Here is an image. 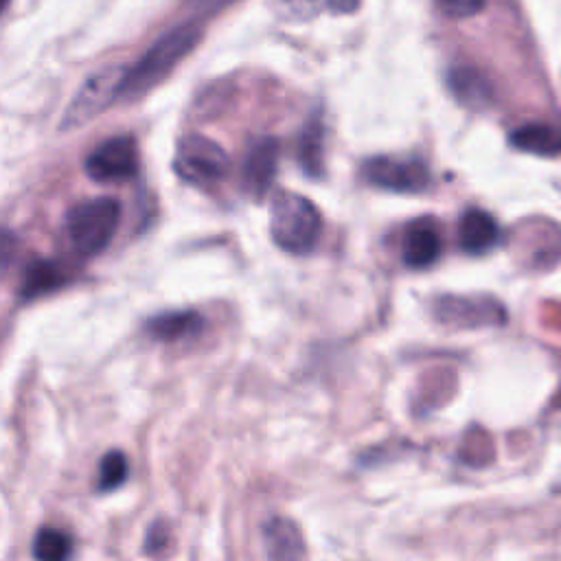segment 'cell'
Returning a JSON list of instances; mask_svg holds the SVG:
<instances>
[{
    "instance_id": "1",
    "label": "cell",
    "mask_w": 561,
    "mask_h": 561,
    "mask_svg": "<svg viewBox=\"0 0 561 561\" xmlns=\"http://www.w3.org/2000/svg\"><path fill=\"white\" fill-rule=\"evenodd\" d=\"M197 24L186 22L162 35L131 68L125 70L121 96H138L160 83L199 42Z\"/></svg>"
},
{
    "instance_id": "2",
    "label": "cell",
    "mask_w": 561,
    "mask_h": 561,
    "mask_svg": "<svg viewBox=\"0 0 561 561\" xmlns=\"http://www.w3.org/2000/svg\"><path fill=\"white\" fill-rule=\"evenodd\" d=\"M322 232L318 208L302 195L283 191L270 204L272 241L289 254H307L316 248Z\"/></svg>"
},
{
    "instance_id": "3",
    "label": "cell",
    "mask_w": 561,
    "mask_h": 561,
    "mask_svg": "<svg viewBox=\"0 0 561 561\" xmlns=\"http://www.w3.org/2000/svg\"><path fill=\"white\" fill-rule=\"evenodd\" d=\"M121 204L114 197H94L75 204L66 215V234L72 250L94 256L105 250L118 228Z\"/></svg>"
},
{
    "instance_id": "4",
    "label": "cell",
    "mask_w": 561,
    "mask_h": 561,
    "mask_svg": "<svg viewBox=\"0 0 561 561\" xmlns=\"http://www.w3.org/2000/svg\"><path fill=\"white\" fill-rule=\"evenodd\" d=\"M228 167L230 160L224 147L202 134L184 136L175 149L173 169L188 184L213 186L226 178Z\"/></svg>"
},
{
    "instance_id": "5",
    "label": "cell",
    "mask_w": 561,
    "mask_h": 561,
    "mask_svg": "<svg viewBox=\"0 0 561 561\" xmlns=\"http://www.w3.org/2000/svg\"><path fill=\"white\" fill-rule=\"evenodd\" d=\"M125 77V68H105L94 72L83 81L75 99L70 101L61 129H75L99 116L116 96H121V83Z\"/></svg>"
},
{
    "instance_id": "6",
    "label": "cell",
    "mask_w": 561,
    "mask_h": 561,
    "mask_svg": "<svg viewBox=\"0 0 561 561\" xmlns=\"http://www.w3.org/2000/svg\"><path fill=\"white\" fill-rule=\"evenodd\" d=\"M138 171V149L131 136H114L96 145L85 158V173L94 182H123Z\"/></svg>"
},
{
    "instance_id": "7",
    "label": "cell",
    "mask_w": 561,
    "mask_h": 561,
    "mask_svg": "<svg viewBox=\"0 0 561 561\" xmlns=\"http://www.w3.org/2000/svg\"><path fill=\"white\" fill-rule=\"evenodd\" d=\"M364 175L373 186L397 193H419L430 184V173L416 158H373L366 162Z\"/></svg>"
},
{
    "instance_id": "8",
    "label": "cell",
    "mask_w": 561,
    "mask_h": 561,
    "mask_svg": "<svg viewBox=\"0 0 561 561\" xmlns=\"http://www.w3.org/2000/svg\"><path fill=\"white\" fill-rule=\"evenodd\" d=\"M440 248H443L440 232L432 219L421 217L405 226L403 241H401V256L408 267L412 270L430 267L440 256Z\"/></svg>"
},
{
    "instance_id": "9",
    "label": "cell",
    "mask_w": 561,
    "mask_h": 561,
    "mask_svg": "<svg viewBox=\"0 0 561 561\" xmlns=\"http://www.w3.org/2000/svg\"><path fill=\"white\" fill-rule=\"evenodd\" d=\"M278 164V142L274 138H259L243 160V188L252 197H263L274 182Z\"/></svg>"
},
{
    "instance_id": "10",
    "label": "cell",
    "mask_w": 561,
    "mask_h": 561,
    "mask_svg": "<svg viewBox=\"0 0 561 561\" xmlns=\"http://www.w3.org/2000/svg\"><path fill=\"white\" fill-rule=\"evenodd\" d=\"M500 241L497 221L480 208H469L458 221V243L467 254H484Z\"/></svg>"
},
{
    "instance_id": "11",
    "label": "cell",
    "mask_w": 561,
    "mask_h": 561,
    "mask_svg": "<svg viewBox=\"0 0 561 561\" xmlns=\"http://www.w3.org/2000/svg\"><path fill=\"white\" fill-rule=\"evenodd\" d=\"M263 541L270 561H300L305 552L302 535L291 519L272 517L263 526Z\"/></svg>"
},
{
    "instance_id": "12",
    "label": "cell",
    "mask_w": 561,
    "mask_h": 561,
    "mask_svg": "<svg viewBox=\"0 0 561 561\" xmlns=\"http://www.w3.org/2000/svg\"><path fill=\"white\" fill-rule=\"evenodd\" d=\"M511 145L519 151L554 158L561 153V129L548 123H526L511 134Z\"/></svg>"
},
{
    "instance_id": "13",
    "label": "cell",
    "mask_w": 561,
    "mask_h": 561,
    "mask_svg": "<svg viewBox=\"0 0 561 561\" xmlns=\"http://www.w3.org/2000/svg\"><path fill=\"white\" fill-rule=\"evenodd\" d=\"M64 280H66V274L57 263L46 259H35L24 267L20 291L24 298H37L39 294L57 289L59 285H64Z\"/></svg>"
},
{
    "instance_id": "14",
    "label": "cell",
    "mask_w": 561,
    "mask_h": 561,
    "mask_svg": "<svg viewBox=\"0 0 561 561\" xmlns=\"http://www.w3.org/2000/svg\"><path fill=\"white\" fill-rule=\"evenodd\" d=\"M300 164L311 178H320L324 171V125L313 114L300 134Z\"/></svg>"
},
{
    "instance_id": "15",
    "label": "cell",
    "mask_w": 561,
    "mask_h": 561,
    "mask_svg": "<svg viewBox=\"0 0 561 561\" xmlns=\"http://www.w3.org/2000/svg\"><path fill=\"white\" fill-rule=\"evenodd\" d=\"M202 329V318L195 311H169L147 322V331L156 340H180Z\"/></svg>"
},
{
    "instance_id": "16",
    "label": "cell",
    "mask_w": 561,
    "mask_h": 561,
    "mask_svg": "<svg viewBox=\"0 0 561 561\" xmlns=\"http://www.w3.org/2000/svg\"><path fill=\"white\" fill-rule=\"evenodd\" d=\"M449 85L467 105H484L491 96L489 81L476 68H454L449 75Z\"/></svg>"
},
{
    "instance_id": "17",
    "label": "cell",
    "mask_w": 561,
    "mask_h": 561,
    "mask_svg": "<svg viewBox=\"0 0 561 561\" xmlns=\"http://www.w3.org/2000/svg\"><path fill=\"white\" fill-rule=\"evenodd\" d=\"M357 2L359 0H278V11L287 20H311L322 11H353Z\"/></svg>"
},
{
    "instance_id": "18",
    "label": "cell",
    "mask_w": 561,
    "mask_h": 561,
    "mask_svg": "<svg viewBox=\"0 0 561 561\" xmlns=\"http://www.w3.org/2000/svg\"><path fill=\"white\" fill-rule=\"evenodd\" d=\"M70 537L53 526H42L33 539L35 561H68L70 559Z\"/></svg>"
},
{
    "instance_id": "19",
    "label": "cell",
    "mask_w": 561,
    "mask_h": 561,
    "mask_svg": "<svg viewBox=\"0 0 561 561\" xmlns=\"http://www.w3.org/2000/svg\"><path fill=\"white\" fill-rule=\"evenodd\" d=\"M129 473V465L125 454L121 451H107L101 462H99V473H96V486L99 491H112L116 486H121L127 480Z\"/></svg>"
},
{
    "instance_id": "20",
    "label": "cell",
    "mask_w": 561,
    "mask_h": 561,
    "mask_svg": "<svg viewBox=\"0 0 561 561\" xmlns=\"http://www.w3.org/2000/svg\"><path fill=\"white\" fill-rule=\"evenodd\" d=\"M486 0H436V7L443 15L454 20H465L484 9Z\"/></svg>"
},
{
    "instance_id": "21",
    "label": "cell",
    "mask_w": 561,
    "mask_h": 561,
    "mask_svg": "<svg viewBox=\"0 0 561 561\" xmlns=\"http://www.w3.org/2000/svg\"><path fill=\"white\" fill-rule=\"evenodd\" d=\"M234 0H188V4H191V9L195 11V13H202V15H213V13H217V11H221V9H226L228 4H232Z\"/></svg>"
},
{
    "instance_id": "22",
    "label": "cell",
    "mask_w": 561,
    "mask_h": 561,
    "mask_svg": "<svg viewBox=\"0 0 561 561\" xmlns=\"http://www.w3.org/2000/svg\"><path fill=\"white\" fill-rule=\"evenodd\" d=\"M164 539H167V530H164V526H162L160 522H156V524H153V528H151V530H149V535H147V550L162 548Z\"/></svg>"
}]
</instances>
